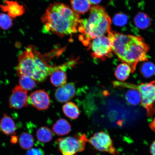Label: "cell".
Masks as SVG:
<instances>
[{
	"label": "cell",
	"mask_w": 155,
	"mask_h": 155,
	"mask_svg": "<svg viewBox=\"0 0 155 155\" xmlns=\"http://www.w3.org/2000/svg\"><path fill=\"white\" fill-rule=\"evenodd\" d=\"M107 33L112 51L121 61L130 66L132 72L139 62L148 60L147 54L150 47L141 37L120 33L111 29Z\"/></svg>",
	"instance_id": "6da1fadb"
},
{
	"label": "cell",
	"mask_w": 155,
	"mask_h": 155,
	"mask_svg": "<svg viewBox=\"0 0 155 155\" xmlns=\"http://www.w3.org/2000/svg\"><path fill=\"white\" fill-rule=\"evenodd\" d=\"M41 19L43 32L61 38L76 33L80 20L79 15L68 6L58 2L48 5Z\"/></svg>",
	"instance_id": "7a4b0ae2"
},
{
	"label": "cell",
	"mask_w": 155,
	"mask_h": 155,
	"mask_svg": "<svg viewBox=\"0 0 155 155\" xmlns=\"http://www.w3.org/2000/svg\"><path fill=\"white\" fill-rule=\"evenodd\" d=\"M46 57L29 45L19 55L16 72L19 77L28 75L37 82H43L55 71V66L48 64Z\"/></svg>",
	"instance_id": "3957f363"
},
{
	"label": "cell",
	"mask_w": 155,
	"mask_h": 155,
	"mask_svg": "<svg viewBox=\"0 0 155 155\" xmlns=\"http://www.w3.org/2000/svg\"><path fill=\"white\" fill-rule=\"evenodd\" d=\"M112 21L105 9L101 6L91 7L90 16L79 21V40L85 46H90L91 41L104 35L111 29Z\"/></svg>",
	"instance_id": "277c9868"
},
{
	"label": "cell",
	"mask_w": 155,
	"mask_h": 155,
	"mask_svg": "<svg viewBox=\"0 0 155 155\" xmlns=\"http://www.w3.org/2000/svg\"><path fill=\"white\" fill-rule=\"evenodd\" d=\"M114 86L121 88L136 89L140 93L141 104L147 110L149 116L154 115L155 106V81L135 85L131 83L115 81Z\"/></svg>",
	"instance_id": "5b68a950"
},
{
	"label": "cell",
	"mask_w": 155,
	"mask_h": 155,
	"mask_svg": "<svg viewBox=\"0 0 155 155\" xmlns=\"http://www.w3.org/2000/svg\"><path fill=\"white\" fill-rule=\"evenodd\" d=\"M88 139L86 135L81 134L76 137L59 138L56 142L62 155H75L85 150Z\"/></svg>",
	"instance_id": "8992f818"
},
{
	"label": "cell",
	"mask_w": 155,
	"mask_h": 155,
	"mask_svg": "<svg viewBox=\"0 0 155 155\" xmlns=\"http://www.w3.org/2000/svg\"><path fill=\"white\" fill-rule=\"evenodd\" d=\"M91 49L92 58L104 61L112 56V45L109 38L104 36L99 37L92 41L89 46Z\"/></svg>",
	"instance_id": "52a82bcc"
},
{
	"label": "cell",
	"mask_w": 155,
	"mask_h": 155,
	"mask_svg": "<svg viewBox=\"0 0 155 155\" xmlns=\"http://www.w3.org/2000/svg\"><path fill=\"white\" fill-rule=\"evenodd\" d=\"M96 150L103 152H107L114 155H120L119 152L114 146L113 141L110 136L104 132L94 134L90 139H88Z\"/></svg>",
	"instance_id": "ba28073f"
},
{
	"label": "cell",
	"mask_w": 155,
	"mask_h": 155,
	"mask_svg": "<svg viewBox=\"0 0 155 155\" xmlns=\"http://www.w3.org/2000/svg\"><path fill=\"white\" fill-rule=\"evenodd\" d=\"M28 91L24 90L19 85H17L12 91L9 103L10 108L20 109L28 106Z\"/></svg>",
	"instance_id": "9c48e42d"
},
{
	"label": "cell",
	"mask_w": 155,
	"mask_h": 155,
	"mask_svg": "<svg viewBox=\"0 0 155 155\" xmlns=\"http://www.w3.org/2000/svg\"><path fill=\"white\" fill-rule=\"evenodd\" d=\"M28 102L40 111L48 109L51 104L49 95L44 90H36L31 93Z\"/></svg>",
	"instance_id": "30bf717a"
},
{
	"label": "cell",
	"mask_w": 155,
	"mask_h": 155,
	"mask_svg": "<svg viewBox=\"0 0 155 155\" xmlns=\"http://www.w3.org/2000/svg\"><path fill=\"white\" fill-rule=\"evenodd\" d=\"M75 84L70 83L58 88L55 91V96L58 102L64 103L71 100L75 96Z\"/></svg>",
	"instance_id": "8fae6325"
},
{
	"label": "cell",
	"mask_w": 155,
	"mask_h": 155,
	"mask_svg": "<svg viewBox=\"0 0 155 155\" xmlns=\"http://www.w3.org/2000/svg\"><path fill=\"white\" fill-rule=\"evenodd\" d=\"M4 3V5H0V7L3 12H7L12 18L20 17L25 12L24 7L17 2L6 1Z\"/></svg>",
	"instance_id": "7c38bea8"
},
{
	"label": "cell",
	"mask_w": 155,
	"mask_h": 155,
	"mask_svg": "<svg viewBox=\"0 0 155 155\" xmlns=\"http://www.w3.org/2000/svg\"><path fill=\"white\" fill-rule=\"evenodd\" d=\"M17 129L12 118L7 114H4L0 120V131L1 132L7 136L14 135L16 134Z\"/></svg>",
	"instance_id": "4fadbf2b"
},
{
	"label": "cell",
	"mask_w": 155,
	"mask_h": 155,
	"mask_svg": "<svg viewBox=\"0 0 155 155\" xmlns=\"http://www.w3.org/2000/svg\"><path fill=\"white\" fill-rule=\"evenodd\" d=\"M71 130V126L67 120L63 119L58 120L53 125L52 130L58 136L67 135Z\"/></svg>",
	"instance_id": "5bb4252c"
},
{
	"label": "cell",
	"mask_w": 155,
	"mask_h": 155,
	"mask_svg": "<svg viewBox=\"0 0 155 155\" xmlns=\"http://www.w3.org/2000/svg\"><path fill=\"white\" fill-rule=\"evenodd\" d=\"M66 73L61 69H58L52 73L50 77L51 84L56 87H61L67 84Z\"/></svg>",
	"instance_id": "9a60e30c"
},
{
	"label": "cell",
	"mask_w": 155,
	"mask_h": 155,
	"mask_svg": "<svg viewBox=\"0 0 155 155\" xmlns=\"http://www.w3.org/2000/svg\"><path fill=\"white\" fill-rule=\"evenodd\" d=\"M71 7L74 11L79 14H83L91 9L89 0H71Z\"/></svg>",
	"instance_id": "2e32d148"
},
{
	"label": "cell",
	"mask_w": 155,
	"mask_h": 155,
	"mask_svg": "<svg viewBox=\"0 0 155 155\" xmlns=\"http://www.w3.org/2000/svg\"><path fill=\"white\" fill-rule=\"evenodd\" d=\"M62 109L64 114L70 119H76L80 114L78 107L73 102L66 103L63 105Z\"/></svg>",
	"instance_id": "e0dca14e"
},
{
	"label": "cell",
	"mask_w": 155,
	"mask_h": 155,
	"mask_svg": "<svg viewBox=\"0 0 155 155\" xmlns=\"http://www.w3.org/2000/svg\"><path fill=\"white\" fill-rule=\"evenodd\" d=\"M134 21L137 28L141 30H144L148 28L151 24L150 17L142 12H139L137 13L134 17Z\"/></svg>",
	"instance_id": "ac0fdd59"
},
{
	"label": "cell",
	"mask_w": 155,
	"mask_h": 155,
	"mask_svg": "<svg viewBox=\"0 0 155 155\" xmlns=\"http://www.w3.org/2000/svg\"><path fill=\"white\" fill-rule=\"evenodd\" d=\"M132 69L128 64L123 63L118 66L115 72V76L118 80L125 81L129 77Z\"/></svg>",
	"instance_id": "d6986e66"
},
{
	"label": "cell",
	"mask_w": 155,
	"mask_h": 155,
	"mask_svg": "<svg viewBox=\"0 0 155 155\" xmlns=\"http://www.w3.org/2000/svg\"><path fill=\"white\" fill-rule=\"evenodd\" d=\"M21 148L24 150H30L34 146V139L33 136L27 132L21 134L19 139Z\"/></svg>",
	"instance_id": "ffe728a7"
},
{
	"label": "cell",
	"mask_w": 155,
	"mask_h": 155,
	"mask_svg": "<svg viewBox=\"0 0 155 155\" xmlns=\"http://www.w3.org/2000/svg\"><path fill=\"white\" fill-rule=\"evenodd\" d=\"M36 137L40 142L47 143L53 139V133L49 128L42 127L39 128L37 131Z\"/></svg>",
	"instance_id": "44dd1931"
},
{
	"label": "cell",
	"mask_w": 155,
	"mask_h": 155,
	"mask_svg": "<svg viewBox=\"0 0 155 155\" xmlns=\"http://www.w3.org/2000/svg\"><path fill=\"white\" fill-rule=\"evenodd\" d=\"M129 89L125 94L126 100L129 104L131 105H138L141 101L140 93L136 89Z\"/></svg>",
	"instance_id": "7402d4cb"
},
{
	"label": "cell",
	"mask_w": 155,
	"mask_h": 155,
	"mask_svg": "<svg viewBox=\"0 0 155 155\" xmlns=\"http://www.w3.org/2000/svg\"><path fill=\"white\" fill-rule=\"evenodd\" d=\"M19 86L27 91L33 90L35 87L36 81L28 75H23L19 77Z\"/></svg>",
	"instance_id": "603a6c76"
},
{
	"label": "cell",
	"mask_w": 155,
	"mask_h": 155,
	"mask_svg": "<svg viewBox=\"0 0 155 155\" xmlns=\"http://www.w3.org/2000/svg\"><path fill=\"white\" fill-rule=\"evenodd\" d=\"M140 70L141 74L145 78H150L155 74V65L150 62L143 64Z\"/></svg>",
	"instance_id": "cb8c5ba5"
},
{
	"label": "cell",
	"mask_w": 155,
	"mask_h": 155,
	"mask_svg": "<svg viewBox=\"0 0 155 155\" xmlns=\"http://www.w3.org/2000/svg\"><path fill=\"white\" fill-rule=\"evenodd\" d=\"M12 19L8 15L0 14V28L3 30H7L13 26Z\"/></svg>",
	"instance_id": "d4e9b609"
},
{
	"label": "cell",
	"mask_w": 155,
	"mask_h": 155,
	"mask_svg": "<svg viewBox=\"0 0 155 155\" xmlns=\"http://www.w3.org/2000/svg\"><path fill=\"white\" fill-rule=\"evenodd\" d=\"M113 22L116 26H123L127 24L128 17L123 13H119L116 15L113 18Z\"/></svg>",
	"instance_id": "484cf974"
},
{
	"label": "cell",
	"mask_w": 155,
	"mask_h": 155,
	"mask_svg": "<svg viewBox=\"0 0 155 155\" xmlns=\"http://www.w3.org/2000/svg\"><path fill=\"white\" fill-rule=\"evenodd\" d=\"M26 155H45V154L41 149L32 148L28 150Z\"/></svg>",
	"instance_id": "4316f807"
},
{
	"label": "cell",
	"mask_w": 155,
	"mask_h": 155,
	"mask_svg": "<svg viewBox=\"0 0 155 155\" xmlns=\"http://www.w3.org/2000/svg\"><path fill=\"white\" fill-rule=\"evenodd\" d=\"M150 152L152 155H155V140L151 144L150 147Z\"/></svg>",
	"instance_id": "83f0119b"
},
{
	"label": "cell",
	"mask_w": 155,
	"mask_h": 155,
	"mask_svg": "<svg viewBox=\"0 0 155 155\" xmlns=\"http://www.w3.org/2000/svg\"><path fill=\"white\" fill-rule=\"evenodd\" d=\"M18 141V137L15 135H12L11 142L12 144H16Z\"/></svg>",
	"instance_id": "f1b7e54d"
},
{
	"label": "cell",
	"mask_w": 155,
	"mask_h": 155,
	"mask_svg": "<svg viewBox=\"0 0 155 155\" xmlns=\"http://www.w3.org/2000/svg\"><path fill=\"white\" fill-rule=\"evenodd\" d=\"M91 4L93 5H97L100 3L102 0H89Z\"/></svg>",
	"instance_id": "f546056e"
}]
</instances>
